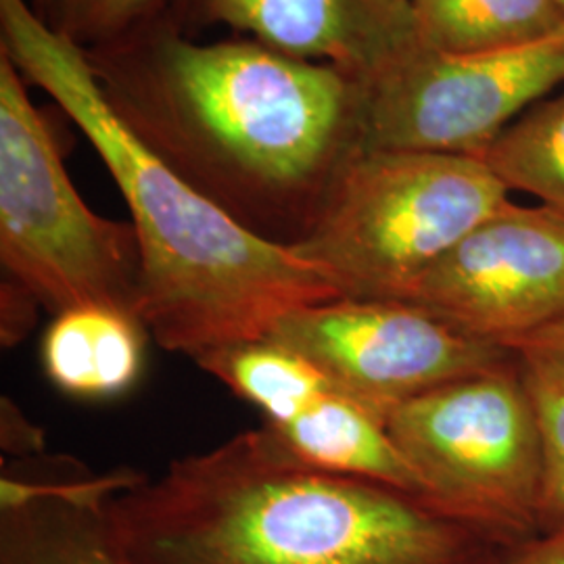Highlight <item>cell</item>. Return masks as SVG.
I'll return each instance as SVG.
<instances>
[{"instance_id":"d6986e66","label":"cell","mask_w":564,"mask_h":564,"mask_svg":"<svg viewBox=\"0 0 564 564\" xmlns=\"http://www.w3.org/2000/svg\"><path fill=\"white\" fill-rule=\"evenodd\" d=\"M0 410H2V414H0L2 440L0 442H2L4 452L28 456V454H39L44 449V431L32 421H28L13 400L2 398Z\"/></svg>"},{"instance_id":"8992f818","label":"cell","mask_w":564,"mask_h":564,"mask_svg":"<svg viewBox=\"0 0 564 564\" xmlns=\"http://www.w3.org/2000/svg\"><path fill=\"white\" fill-rule=\"evenodd\" d=\"M387 431L423 502L510 550L540 535L542 444L519 358L403 403Z\"/></svg>"},{"instance_id":"44dd1931","label":"cell","mask_w":564,"mask_h":564,"mask_svg":"<svg viewBox=\"0 0 564 564\" xmlns=\"http://www.w3.org/2000/svg\"><path fill=\"white\" fill-rule=\"evenodd\" d=\"M521 347H547V349H558L564 351V321H561L554 326H550L544 333H540L538 337L524 341L523 345H519L517 349Z\"/></svg>"},{"instance_id":"5bb4252c","label":"cell","mask_w":564,"mask_h":564,"mask_svg":"<svg viewBox=\"0 0 564 564\" xmlns=\"http://www.w3.org/2000/svg\"><path fill=\"white\" fill-rule=\"evenodd\" d=\"M416 41L437 53H484L564 28L561 0H408Z\"/></svg>"},{"instance_id":"ac0fdd59","label":"cell","mask_w":564,"mask_h":564,"mask_svg":"<svg viewBox=\"0 0 564 564\" xmlns=\"http://www.w3.org/2000/svg\"><path fill=\"white\" fill-rule=\"evenodd\" d=\"M0 337L4 347H13L30 333L36 323L41 302L25 291L21 284L11 279H4L0 286Z\"/></svg>"},{"instance_id":"e0dca14e","label":"cell","mask_w":564,"mask_h":564,"mask_svg":"<svg viewBox=\"0 0 564 564\" xmlns=\"http://www.w3.org/2000/svg\"><path fill=\"white\" fill-rule=\"evenodd\" d=\"M170 7L172 0H55L46 23L82 51H93L163 20Z\"/></svg>"},{"instance_id":"603a6c76","label":"cell","mask_w":564,"mask_h":564,"mask_svg":"<svg viewBox=\"0 0 564 564\" xmlns=\"http://www.w3.org/2000/svg\"><path fill=\"white\" fill-rule=\"evenodd\" d=\"M561 4H563V11H564V0H561Z\"/></svg>"},{"instance_id":"30bf717a","label":"cell","mask_w":564,"mask_h":564,"mask_svg":"<svg viewBox=\"0 0 564 564\" xmlns=\"http://www.w3.org/2000/svg\"><path fill=\"white\" fill-rule=\"evenodd\" d=\"M262 412L268 429L295 458L324 470L393 485L423 500L412 466L387 424L347 398L314 364L279 343H239L193 360Z\"/></svg>"},{"instance_id":"ba28073f","label":"cell","mask_w":564,"mask_h":564,"mask_svg":"<svg viewBox=\"0 0 564 564\" xmlns=\"http://www.w3.org/2000/svg\"><path fill=\"white\" fill-rule=\"evenodd\" d=\"M268 339L314 364L384 424L424 393L517 362V351L475 339L403 300L307 305L286 314Z\"/></svg>"},{"instance_id":"9c48e42d","label":"cell","mask_w":564,"mask_h":564,"mask_svg":"<svg viewBox=\"0 0 564 564\" xmlns=\"http://www.w3.org/2000/svg\"><path fill=\"white\" fill-rule=\"evenodd\" d=\"M403 302L517 349L564 321V218L510 199L412 282Z\"/></svg>"},{"instance_id":"6da1fadb","label":"cell","mask_w":564,"mask_h":564,"mask_svg":"<svg viewBox=\"0 0 564 564\" xmlns=\"http://www.w3.org/2000/svg\"><path fill=\"white\" fill-rule=\"evenodd\" d=\"M118 120L265 241L295 247L366 149V82L245 36L199 42L170 18L84 51Z\"/></svg>"},{"instance_id":"8fae6325","label":"cell","mask_w":564,"mask_h":564,"mask_svg":"<svg viewBox=\"0 0 564 564\" xmlns=\"http://www.w3.org/2000/svg\"><path fill=\"white\" fill-rule=\"evenodd\" d=\"M167 18L193 39L220 25L364 82L419 44L408 0H172Z\"/></svg>"},{"instance_id":"5b68a950","label":"cell","mask_w":564,"mask_h":564,"mask_svg":"<svg viewBox=\"0 0 564 564\" xmlns=\"http://www.w3.org/2000/svg\"><path fill=\"white\" fill-rule=\"evenodd\" d=\"M0 262L4 279L55 316L102 305L139 318L142 263L134 226L107 220L84 203L51 121L2 53Z\"/></svg>"},{"instance_id":"9a60e30c","label":"cell","mask_w":564,"mask_h":564,"mask_svg":"<svg viewBox=\"0 0 564 564\" xmlns=\"http://www.w3.org/2000/svg\"><path fill=\"white\" fill-rule=\"evenodd\" d=\"M481 160L512 195L564 218V84L512 121Z\"/></svg>"},{"instance_id":"2e32d148","label":"cell","mask_w":564,"mask_h":564,"mask_svg":"<svg viewBox=\"0 0 564 564\" xmlns=\"http://www.w3.org/2000/svg\"><path fill=\"white\" fill-rule=\"evenodd\" d=\"M519 358L542 444L540 535L564 527V351L547 347L512 349Z\"/></svg>"},{"instance_id":"7c38bea8","label":"cell","mask_w":564,"mask_h":564,"mask_svg":"<svg viewBox=\"0 0 564 564\" xmlns=\"http://www.w3.org/2000/svg\"><path fill=\"white\" fill-rule=\"evenodd\" d=\"M141 473L69 477L59 481L0 479V564H130L109 502Z\"/></svg>"},{"instance_id":"3957f363","label":"cell","mask_w":564,"mask_h":564,"mask_svg":"<svg viewBox=\"0 0 564 564\" xmlns=\"http://www.w3.org/2000/svg\"><path fill=\"white\" fill-rule=\"evenodd\" d=\"M0 53L80 128L118 184L141 247L139 318L165 351L197 360L262 341L286 314L343 300L318 265L247 230L151 153L102 99L86 53L30 0H0Z\"/></svg>"},{"instance_id":"7a4b0ae2","label":"cell","mask_w":564,"mask_h":564,"mask_svg":"<svg viewBox=\"0 0 564 564\" xmlns=\"http://www.w3.org/2000/svg\"><path fill=\"white\" fill-rule=\"evenodd\" d=\"M130 564H505L510 547L419 496L242 431L109 502Z\"/></svg>"},{"instance_id":"4fadbf2b","label":"cell","mask_w":564,"mask_h":564,"mask_svg":"<svg viewBox=\"0 0 564 564\" xmlns=\"http://www.w3.org/2000/svg\"><path fill=\"white\" fill-rule=\"evenodd\" d=\"M147 337L132 314L102 305L69 307L44 330L42 370L65 395L116 400L141 379Z\"/></svg>"},{"instance_id":"7402d4cb","label":"cell","mask_w":564,"mask_h":564,"mask_svg":"<svg viewBox=\"0 0 564 564\" xmlns=\"http://www.w3.org/2000/svg\"><path fill=\"white\" fill-rule=\"evenodd\" d=\"M53 2H55V0H30L32 9H34L44 21L48 20V13H51V9H53Z\"/></svg>"},{"instance_id":"ffe728a7","label":"cell","mask_w":564,"mask_h":564,"mask_svg":"<svg viewBox=\"0 0 564 564\" xmlns=\"http://www.w3.org/2000/svg\"><path fill=\"white\" fill-rule=\"evenodd\" d=\"M505 564H564V527L514 547Z\"/></svg>"},{"instance_id":"52a82bcc","label":"cell","mask_w":564,"mask_h":564,"mask_svg":"<svg viewBox=\"0 0 564 564\" xmlns=\"http://www.w3.org/2000/svg\"><path fill=\"white\" fill-rule=\"evenodd\" d=\"M564 84V28L519 46L437 53L421 44L366 80V149L481 158Z\"/></svg>"},{"instance_id":"277c9868","label":"cell","mask_w":564,"mask_h":564,"mask_svg":"<svg viewBox=\"0 0 564 564\" xmlns=\"http://www.w3.org/2000/svg\"><path fill=\"white\" fill-rule=\"evenodd\" d=\"M510 199L481 158L364 149L293 249L347 300H402L424 270Z\"/></svg>"}]
</instances>
